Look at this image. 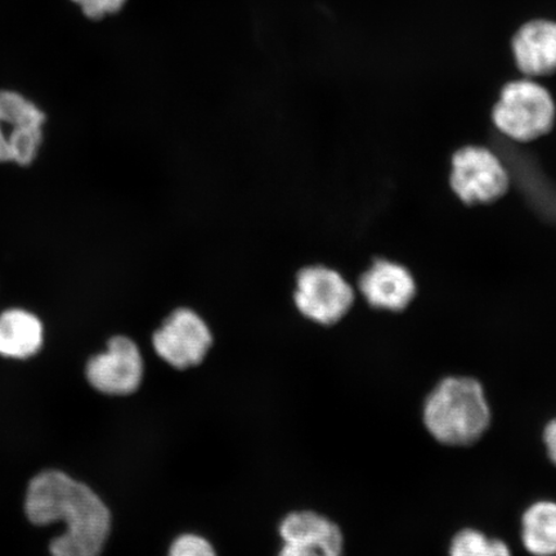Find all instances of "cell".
I'll use <instances>...</instances> for the list:
<instances>
[{"mask_svg": "<svg viewBox=\"0 0 556 556\" xmlns=\"http://www.w3.org/2000/svg\"><path fill=\"white\" fill-rule=\"evenodd\" d=\"M25 511L34 525L64 521L65 531L51 542L53 556H100L111 530V514L85 483L48 470L27 489Z\"/></svg>", "mask_w": 556, "mask_h": 556, "instance_id": "6da1fadb", "label": "cell"}, {"mask_svg": "<svg viewBox=\"0 0 556 556\" xmlns=\"http://www.w3.org/2000/svg\"><path fill=\"white\" fill-rule=\"evenodd\" d=\"M491 419L484 389L472 378L443 379L424 403V426L437 442L446 446L464 447L481 440Z\"/></svg>", "mask_w": 556, "mask_h": 556, "instance_id": "7a4b0ae2", "label": "cell"}, {"mask_svg": "<svg viewBox=\"0 0 556 556\" xmlns=\"http://www.w3.org/2000/svg\"><path fill=\"white\" fill-rule=\"evenodd\" d=\"M555 103L548 90L532 80L507 85L493 109V123L503 135L518 142H531L552 130Z\"/></svg>", "mask_w": 556, "mask_h": 556, "instance_id": "3957f363", "label": "cell"}, {"mask_svg": "<svg viewBox=\"0 0 556 556\" xmlns=\"http://www.w3.org/2000/svg\"><path fill=\"white\" fill-rule=\"evenodd\" d=\"M294 303L305 318L318 325L331 326L351 311L354 291L338 270L309 266L296 276Z\"/></svg>", "mask_w": 556, "mask_h": 556, "instance_id": "277c9868", "label": "cell"}, {"mask_svg": "<svg viewBox=\"0 0 556 556\" xmlns=\"http://www.w3.org/2000/svg\"><path fill=\"white\" fill-rule=\"evenodd\" d=\"M152 345L166 364L186 370L203 363L213 345V333L198 312L178 308L154 332Z\"/></svg>", "mask_w": 556, "mask_h": 556, "instance_id": "5b68a950", "label": "cell"}, {"mask_svg": "<svg viewBox=\"0 0 556 556\" xmlns=\"http://www.w3.org/2000/svg\"><path fill=\"white\" fill-rule=\"evenodd\" d=\"M451 187L464 203H491L509 189V177L493 152L468 146L452 157Z\"/></svg>", "mask_w": 556, "mask_h": 556, "instance_id": "8992f818", "label": "cell"}, {"mask_svg": "<svg viewBox=\"0 0 556 556\" xmlns=\"http://www.w3.org/2000/svg\"><path fill=\"white\" fill-rule=\"evenodd\" d=\"M87 379L96 391L109 395H128L141 387L144 364L141 351L134 340L114 337L106 351L88 361Z\"/></svg>", "mask_w": 556, "mask_h": 556, "instance_id": "52a82bcc", "label": "cell"}, {"mask_svg": "<svg viewBox=\"0 0 556 556\" xmlns=\"http://www.w3.org/2000/svg\"><path fill=\"white\" fill-rule=\"evenodd\" d=\"M278 556H343V533L337 523L313 511L288 514L280 525Z\"/></svg>", "mask_w": 556, "mask_h": 556, "instance_id": "ba28073f", "label": "cell"}, {"mask_svg": "<svg viewBox=\"0 0 556 556\" xmlns=\"http://www.w3.org/2000/svg\"><path fill=\"white\" fill-rule=\"evenodd\" d=\"M359 291L372 307L400 312L413 302L416 285L413 275L401 264L377 261L361 276Z\"/></svg>", "mask_w": 556, "mask_h": 556, "instance_id": "9c48e42d", "label": "cell"}, {"mask_svg": "<svg viewBox=\"0 0 556 556\" xmlns=\"http://www.w3.org/2000/svg\"><path fill=\"white\" fill-rule=\"evenodd\" d=\"M513 52L520 72L545 76L556 72V23L531 21L521 26L513 40Z\"/></svg>", "mask_w": 556, "mask_h": 556, "instance_id": "30bf717a", "label": "cell"}, {"mask_svg": "<svg viewBox=\"0 0 556 556\" xmlns=\"http://www.w3.org/2000/svg\"><path fill=\"white\" fill-rule=\"evenodd\" d=\"M40 319L24 309H9L0 315V354L9 358L33 357L43 345Z\"/></svg>", "mask_w": 556, "mask_h": 556, "instance_id": "8fae6325", "label": "cell"}, {"mask_svg": "<svg viewBox=\"0 0 556 556\" xmlns=\"http://www.w3.org/2000/svg\"><path fill=\"white\" fill-rule=\"evenodd\" d=\"M521 542L533 556H556V503L542 500L521 517Z\"/></svg>", "mask_w": 556, "mask_h": 556, "instance_id": "7c38bea8", "label": "cell"}, {"mask_svg": "<svg viewBox=\"0 0 556 556\" xmlns=\"http://www.w3.org/2000/svg\"><path fill=\"white\" fill-rule=\"evenodd\" d=\"M0 121L3 125H11L12 128H43L46 114L23 94L12 92V90H2L0 92Z\"/></svg>", "mask_w": 556, "mask_h": 556, "instance_id": "4fadbf2b", "label": "cell"}, {"mask_svg": "<svg viewBox=\"0 0 556 556\" xmlns=\"http://www.w3.org/2000/svg\"><path fill=\"white\" fill-rule=\"evenodd\" d=\"M450 556H513V553L503 540L491 539L475 528H465L452 539Z\"/></svg>", "mask_w": 556, "mask_h": 556, "instance_id": "5bb4252c", "label": "cell"}, {"mask_svg": "<svg viewBox=\"0 0 556 556\" xmlns=\"http://www.w3.org/2000/svg\"><path fill=\"white\" fill-rule=\"evenodd\" d=\"M9 137L11 159L13 163L27 166L37 159L41 142H43V128L17 127L12 128Z\"/></svg>", "mask_w": 556, "mask_h": 556, "instance_id": "9a60e30c", "label": "cell"}, {"mask_svg": "<svg viewBox=\"0 0 556 556\" xmlns=\"http://www.w3.org/2000/svg\"><path fill=\"white\" fill-rule=\"evenodd\" d=\"M168 556H217V553L206 539L187 533L173 541Z\"/></svg>", "mask_w": 556, "mask_h": 556, "instance_id": "2e32d148", "label": "cell"}, {"mask_svg": "<svg viewBox=\"0 0 556 556\" xmlns=\"http://www.w3.org/2000/svg\"><path fill=\"white\" fill-rule=\"evenodd\" d=\"M88 18L100 20L109 15L106 0H73Z\"/></svg>", "mask_w": 556, "mask_h": 556, "instance_id": "e0dca14e", "label": "cell"}, {"mask_svg": "<svg viewBox=\"0 0 556 556\" xmlns=\"http://www.w3.org/2000/svg\"><path fill=\"white\" fill-rule=\"evenodd\" d=\"M544 443L548 458L556 467V419L547 424L544 430Z\"/></svg>", "mask_w": 556, "mask_h": 556, "instance_id": "ac0fdd59", "label": "cell"}, {"mask_svg": "<svg viewBox=\"0 0 556 556\" xmlns=\"http://www.w3.org/2000/svg\"><path fill=\"white\" fill-rule=\"evenodd\" d=\"M9 162H12L9 137H7L2 121H0V163Z\"/></svg>", "mask_w": 556, "mask_h": 556, "instance_id": "d6986e66", "label": "cell"}, {"mask_svg": "<svg viewBox=\"0 0 556 556\" xmlns=\"http://www.w3.org/2000/svg\"><path fill=\"white\" fill-rule=\"evenodd\" d=\"M125 2H127V0H106L109 13L119 12Z\"/></svg>", "mask_w": 556, "mask_h": 556, "instance_id": "ffe728a7", "label": "cell"}]
</instances>
